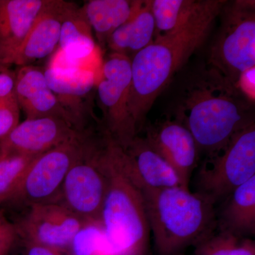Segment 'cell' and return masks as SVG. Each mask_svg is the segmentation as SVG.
<instances>
[{
  "label": "cell",
  "instance_id": "cell-1",
  "mask_svg": "<svg viewBox=\"0 0 255 255\" xmlns=\"http://www.w3.org/2000/svg\"><path fill=\"white\" fill-rule=\"evenodd\" d=\"M253 105L236 84L204 67L183 89L174 118L189 129L199 151L211 157L222 150L235 133L254 123Z\"/></svg>",
  "mask_w": 255,
  "mask_h": 255
},
{
  "label": "cell",
  "instance_id": "cell-2",
  "mask_svg": "<svg viewBox=\"0 0 255 255\" xmlns=\"http://www.w3.org/2000/svg\"><path fill=\"white\" fill-rule=\"evenodd\" d=\"M226 0L196 18L182 29L155 36L131 59L129 109L137 133L156 99L191 55L204 43Z\"/></svg>",
  "mask_w": 255,
  "mask_h": 255
},
{
  "label": "cell",
  "instance_id": "cell-3",
  "mask_svg": "<svg viewBox=\"0 0 255 255\" xmlns=\"http://www.w3.org/2000/svg\"><path fill=\"white\" fill-rule=\"evenodd\" d=\"M158 255H183L217 227L215 204L189 188H140Z\"/></svg>",
  "mask_w": 255,
  "mask_h": 255
},
{
  "label": "cell",
  "instance_id": "cell-4",
  "mask_svg": "<svg viewBox=\"0 0 255 255\" xmlns=\"http://www.w3.org/2000/svg\"><path fill=\"white\" fill-rule=\"evenodd\" d=\"M109 186L101 222L115 255H146L150 228L141 190L128 173L123 149L106 135Z\"/></svg>",
  "mask_w": 255,
  "mask_h": 255
},
{
  "label": "cell",
  "instance_id": "cell-5",
  "mask_svg": "<svg viewBox=\"0 0 255 255\" xmlns=\"http://www.w3.org/2000/svg\"><path fill=\"white\" fill-rule=\"evenodd\" d=\"M221 26L210 48L208 66L237 85L240 75L255 67V1H226Z\"/></svg>",
  "mask_w": 255,
  "mask_h": 255
},
{
  "label": "cell",
  "instance_id": "cell-6",
  "mask_svg": "<svg viewBox=\"0 0 255 255\" xmlns=\"http://www.w3.org/2000/svg\"><path fill=\"white\" fill-rule=\"evenodd\" d=\"M255 176V124L235 133L219 153L206 157L196 178L195 192L216 205Z\"/></svg>",
  "mask_w": 255,
  "mask_h": 255
},
{
  "label": "cell",
  "instance_id": "cell-7",
  "mask_svg": "<svg viewBox=\"0 0 255 255\" xmlns=\"http://www.w3.org/2000/svg\"><path fill=\"white\" fill-rule=\"evenodd\" d=\"M106 135L92 136L64 180L58 202L87 221H101L109 186Z\"/></svg>",
  "mask_w": 255,
  "mask_h": 255
},
{
  "label": "cell",
  "instance_id": "cell-8",
  "mask_svg": "<svg viewBox=\"0 0 255 255\" xmlns=\"http://www.w3.org/2000/svg\"><path fill=\"white\" fill-rule=\"evenodd\" d=\"M101 77L97 97L102 114V131L126 149L137 135L129 109L131 59L119 53H110L102 66Z\"/></svg>",
  "mask_w": 255,
  "mask_h": 255
},
{
  "label": "cell",
  "instance_id": "cell-9",
  "mask_svg": "<svg viewBox=\"0 0 255 255\" xmlns=\"http://www.w3.org/2000/svg\"><path fill=\"white\" fill-rule=\"evenodd\" d=\"M93 135L90 130L82 132L37 156L28 167L12 200L22 201L28 206L58 202L69 169Z\"/></svg>",
  "mask_w": 255,
  "mask_h": 255
},
{
  "label": "cell",
  "instance_id": "cell-10",
  "mask_svg": "<svg viewBox=\"0 0 255 255\" xmlns=\"http://www.w3.org/2000/svg\"><path fill=\"white\" fill-rule=\"evenodd\" d=\"M28 212L15 225L24 243L43 247L64 255L87 220L74 214L60 202L28 206Z\"/></svg>",
  "mask_w": 255,
  "mask_h": 255
},
{
  "label": "cell",
  "instance_id": "cell-11",
  "mask_svg": "<svg viewBox=\"0 0 255 255\" xmlns=\"http://www.w3.org/2000/svg\"><path fill=\"white\" fill-rule=\"evenodd\" d=\"M145 138L151 148L173 167L184 187L189 188L200 151L186 126L175 118L160 119L146 127Z\"/></svg>",
  "mask_w": 255,
  "mask_h": 255
},
{
  "label": "cell",
  "instance_id": "cell-12",
  "mask_svg": "<svg viewBox=\"0 0 255 255\" xmlns=\"http://www.w3.org/2000/svg\"><path fill=\"white\" fill-rule=\"evenodd\" d=\"M44 73L50 90L68 114L75 128L80 132L89 130L86 126L92 114V94L96 85L93 70L49 65L44 68Z\"/></svg>",
  "mask_w": 255,
  "mask_h": 255
},
{
  "label": "cell",
  "instance_id": "cell-13",
  "mask_svg": "<svg viewBox=\"0 0 255 255\" xmlns=\"http://www.w3.org/2000/svg\"><path fill=\"white\" fill-rule=\"evenodd\" d=\"M82 132L63 119H26L0 140V146L22 155H38Z\"/></svg>",
  "mask_w": 255,
  "mask_h": 255
},
{
  "label": "cell",
  "instance_id": "cell-14",
  "mask_svg": "<svg viewBox=\"0 0 255 255\" xmlns=\"http://www.w3.org/2000/svg\"><path fill=\"white\" fill-rule=\"evenodd\" d=\"M15 73L14 95L26 119L55 117L73 127L68 114L50 90L44 68L27 65L18 67Z\"/></svg>",
  "mask_w": 255,
  "mask_h": 255
},
{
  "label": "cell",
  "instance_id": "cell-15",
  "mask_svg": "<svg viewBox=\"0 0 255 255\" xmlns=\"http://www.w3.org/2000/svg\"><path fill=\"white\" fill-rule=\"evenodd\" d=\"M123 159L128 173L140 189L184 187L173 167L151 148L145 137L137 135L123 149Z\"/></svg>",
  "mask_w": 255,
  "mask_h": 255
},
{
  "label": "cell",
  "instance_id": "cell-16",
  "mask_svg": "<svg viewBox=\"0 0 255 255\" xmlns=\"http://www.w3.org/2000/svg\"><path fill=\"white\" fill-rule=\"evenodd\" d=\"M65 2L48 0L24 41L16 51L12 65L27 66L49 56L58 48Z\"/></svg>",
  "mask_w": 255,
  "mask_h": 255
},
{
  "label": "cell",
  "instance_id": "cell-17",
  "mask_svg": "<svg viewBox=\"0 0 255 255\" xmlns=\"http://www.w3.org/2000/svg\"><path fill=\"white\" fill-rule=\"evenodd\" d=\"M47 1L0 0V52L10 66Z\"/></svg>",
  "mask_w": 255,
  "mask_h": 255
},
{
  "label": "cell",
  "instance_id": "cell-18",
  "mask_svg": "<svg viewBox=\"0 0 255 255\" xmlns=\"http://www.w3.org/2000/svg\"><path fill=\"white\" fill-rule=\"evenodd\" d=\"M155 24L151 10V1H143L131 17L111 35L106 46L111 53L134 55L150 45L155 36Z\"/></svg>",
  "mask_w": 255,
  "mask_h": 255
},
{
  "label": "cell",
  "instance_id": "cell-19",
  "mask_svg": "<svg viewBox=\"0 0 255 255\" xmlns=\"http://www.w3.org/2000/svg\"><path fill=\"white\" fill-rule=\"evenodd\" d=\"M217 215V228L248 238L255 233V176L233 191Z\"/></svg>",
  "mask_w": 255,
  "mask_h": 255
},
{
  "label": "cell",
  "instance_id": "cell-20",
  "mask_svg": "<svg viewBox=\"0 0 255 255\" xmlns=\"http://www.w3.org/2000/svg\"><path fill=\"white\" fill-rule=\"evenodd\" d=\"M143 1L90 0L81 6L97 41L102 46L117 28L141 6Z\"/></svg>",
  "mask_w": 255,
  "mask_h": 255
},
{
  "label": "cell",
  "instance_id": "cell-21",
  "mask_svg": "<svg viewBox=\"0 0 255 255\" xmlns=\"http://www.w3.org/2000/svg\"><path fill=\"white\" fill-rule=\"evenodd\" d=\"M95 47L93 31L81 6L76 3L66 1L58 50L68 58L77 60L91 55Z\"/></svg>",
  "mask_w": 255,
  "mask_h": 255
},
{
  "label": "cell",
  "instance_id": "cell-22",
  "mask_svg": "<svg viewBox=\"0 0 255 255\" xmlns=\"http://www.w3.org/2000/svg\"><path fill=\"white\" fill-rule=\"evenodd\" d=\"M219 0H153L151 10L155 20V36L182 29L188 23L214 7Z\"/></svg>",
  "mask_w": 255,
  "mask_h": 255
},
{
  "label": "cell",
  "instance_id": "cell-23",
  "mask_svg": "<svg viewBox=\"0 0 255 255\" xmlns=\"http://www.w3.org/2000/svg\"><path fill=\"white\" fill-rule=\"evenodd\" d=\"M193 255H255V242L216 227L194 246Z\"/></svg>",
  "mask_w": 255,
  "mask_h": 255
},
{
  "label": "cell",
  "instance_id": "cell-24",
  "mask_svg": "<svg viewBox=\"0 0 255 255\" xmlns=\"http://www.w3.org/2000/svg\"><path fill=\"white\" fill-rule=\"evenodd\" d=\"M38 155H26L0 146V202L12 200L26 171Z\"/></svg>",
  "mask_w": 255,
  "mask_h": 255
},
{
  "label": "cell",
  "instance_id": "cell-25",
  "mask_svg": "<svg viewBox=\"0 0 255 255\" xmlns=\"http://www.w3.org/2000/svg\"><path fill=\"white\" fill-rule=\"evenodd\" d=\"M67 255H115L101 221H87L75 235Z\"/></svg>",
  "mask_w": 255,
  "mask_h": 255
},
{
  "label": "cell",
  "instance_id": "cell-26",
  "mask_svg": "<svg viewBox=\"0 0 255 255\" xmlns=\"http://www.w3.org/2000/svg\"><path fill=\"white\" fill-rule=\"evenodd\" d=\"M20 107L16 97L0 99V140L12 131L19 124Z\"/></svg>",
  "mask_w": 255,
  "mask_h": 255
},
{
  "label": "cell",
  "instance_id": "cell-27",
  "mask_svg": "<svg viewBox=\"0 0 255 255\" xmlns=\"http://www.w3.org/2000/svg\"><path fill=\"white\" fill-rule=\"evenodd\" d=\"M18 236L16 226L0 212V255H7Z\"/></svg>",
  "mask_w": 255,
  "mask_h": 255
},
{
  "label": "cell",
  "instance_id": "cell-28",
  "mask_svg": "<svg viewBox=\"0 0 255 255\" xmlns=\"http://www.w3.org/2000/svg\"><path fill=\"white\" fill-rule=\"evenodd\" d=\"M255 67L248 69L240 75L237 87L248 101L255 105Z\"/></svg>",
  "mask_w": 255,
  "mask_h": 255
},
{
  "label": "cell",
  "instance_id": "cell-29",
  "mask_svg": "<svg viewBox=\"0 0 255 255\" xmlns=\"http://www.w3.org/2000/svg\"><path fill=\"white\" fill-rule=\"evenodd\" d=\"M16 73L11 70L0 73V99L14 96Z\"/></svg>",
  "mask_w": 255,
  "mask_h": 255
},
{
  "label": "cell",
  "instance_id": "cell-30",
  "mask_svg": "<svg viewBox=\"0 0 255 255\" xmlns=\"http://www.w3.org/2000/svg\"><path fill=\"white\" fill-rule=\"evenodd\" d=\"M24 244L26 247V255H61L36 245L31 244V243H24Z\"/></svg>",
  "mask_w": 255,
  "mask_h": 255
},
{
  "label": "cell",
  "instance_id": "cell-31",
  "mask_svg": "<svg viewBox=\"0 0 255 255\" xmlns=\"http://www.w3.org/2000/svg\"><path fill=\"white\" fill-rule=\"evenodd\" d=\"M10 67L11 66L5 62L4 57L0 52V73L9 70Z\"/></svg>",
  "mask_w": 255,
  "mask_h": 255
}]
</instances>
